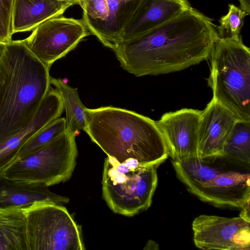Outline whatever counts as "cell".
Here are the masks:
<instances>
[{
	"instance_id": "obj_1",
	"label": "cell",
	"mask_w": 250,
	"mask_h": 250,
	"mask_svg": "<svg viewBox=\"0 0 250 250\" xmlns=\"http://www.w3.org/2000/svg\"><path fill=\"white\" fill-rule=\"evenodd\" d=\"M212 19L191 6L151 30L122 41L113 51L136 77L181 71L208 59L218 38Z\"/></svg>"
},
{
	"instance_id": "obj_2",
	"label": "cell",
	"mask_w": 250,
	"mask_h": 250,
	"mask_svg": "<svg viewBox=\"0 0 250 250\" xmlns=\"http://www.w3.org/2000/svg\"><path fill=\"white\" fill-rule=\"evenodd\" d=\"M49 69L24 40L6 43L0 60V145L32 119L51 87Z\"/></svg>"
},
{
	"instance_id": "obj_3",
	"label": "cell",
	"mask_w": 250,
	"mask_h": 250,
	"mask_svg": "<svg viewBox=\"0 0 250 250\" xmlns=\"http://www.w3.org/2000/svg\"><path fill=\"white\" fill-rule=\"evenodd\" d=\"M83 130L108 156L123 163L134 159L143 166L159 167L168 157L156 122L135 112L112 106L85 108Z\"/></svg>"
},
{
	"instance_id": "obj_4",
	"label": "cell",
	"mask_w": 250,
	"mask_h": 250,
	"mask_svg": "<svg viewBox=\"0 0 250 250\" xmlns=\"http://www.w3.org/2000/svg\"><path fill=\"white\" fill-rule=\"evenodd\" d=\"M213 99L237 120L250 121V49L238 40L217 39L208 57Z\"/></svg>"
},
{
	"instance_id": "obj_5",
	"label": "cell",
	"mask_w": 250,
	"mask_h": 250,
	"mask_svg": "<svg viewBox=\"0 0 250 250\" xmlns=\"http://www.w3.org/2000/svg\"><path fill=\"white\" fill-rule=\"evenodd\" d=\"M171 162L177 177L202 201L219 208L250 206L249 173L212 167L198 158Z\"/></svg>"
},
{
	"instance_id": "obj_6",
	"label": "cell",
	"mask_w": 250,
	"mask_h": 250,
	"mask_svg": "<svg viewBox=\"0 0 250 250\" xmlns=\"http://www.w3.org/2000/svg\"><path fill=\"white\" fill-rule=\"evenodd\" d=\"M156 166H143L134 159L123 163L107 156L102 176V196L113 212L133 216L151 206L156 189Z\"/></svg>"
},
{
	"instance_id": "obj_7",
	"label": "cell",
	"mask_w": 250,
	"mask_h": 250,
	"mask_svg": "<svg viewBox=\"0 0 250 250\" xmlns=\"http://www.w3.org/2000/svg\"><path fill=\"white\" fill-rule=\"evenodd\" d=\"M77 156L75 135L66 129L51 142L15 158L0 174L10 180L48 187L70 179Z\"/></svg>"
},
{
	"instance_id": "obj_8",
	"label": "cell",
	"mask_w": 250,
	"mask_h": 250,
	"mask_svg": "<svg viewBox=\"0 0 250 250\" xmlns=\"http://www.w3.org/2000/svg\"><path fill=\"white\" fill-rule=\"evenodd\" d=\"M28 250H83L82 227L62 205L36 201L23 208Z\"/></svg>"
},
{
	"instance_id": "obj_9",
	"label": "cell",
	"mask_w": 250,
	"mask_h": 250,
	"mask_svg": "<svg viewBox=\"0 0 250 250\" xmlns=\"http://www.w3.org/2000/svg\"><path fill=\"white\" fill-rule=\"evenodd\" d=\"M90 34L82 20L60 16L39 24L24 41L32 54L50 68Z\"/></svg>"
},
{
	"instance_id": "obj_10",
	"label": "cell",
	"mask_w": 250,
	"mask_h": 250,
	"mask_svg": "<svg viewBox=\"0 0 250 250\" xmlns=\"http://www.w3.org/2000/svg\"><path fill=\"white\" fill-rule=\"evenodd\" d=\"M142 0H83V19L91 34L114 50Z\"/></svg>"
},
{
	"instance_id": "obj_11",
	"label": "cell",
	"mask_w": 250,
	"mask_h": 250,
	"mask_svg": "<svg viewBox=\"0 0 250 250\" xmlns=\"http://www.w3.org/2000/svg\"><path fill=\"white\" fill-rule=\"evenodd\" d=\"M193 242L203 250H250V221L240 216L200 215L192 224Z\"/></svg>"
},
{
	"instance_id": "obj_12",
	"label": "cell",
	"mask_w": 250,
	"mask_h": 250,
	"mask_svg": "<svg viewBox=\"0 0 250 250\" xmlns=\"http://www.w3.org/2000/svg\"><path fill=\"white\" fill-rule=\"evenodd\" d=\"M201 115L200 110L182 108L166 113L155 121L171 160L181 162L198 158L197 137Z\"/></svg>"
},
{
	"instance_id": "obj_13",
	"label": "cell",
	"mask_w": 250,
	"mask_h": 250,
	"mask_svg": "<svg viewBox=\"0 0 250 250\" xmlns=\"http://www.w3.org/2000/svg\"><path fill=\"white\" fill-rule=\"evenodd\" d=\"M237 121L229 110L212 98L201 111L197 137L198 158L208 163L222 158L224 146Z\"/></svg>"
},
{
	"instance_id": "obj_14",
	"label": "cell",
	"mask_w": 250,
	"mask_h": 250,
	"mask_svg": "<svg viewBox=\"0 0 250 250\" xmlns=\"http://www.w3.org/2000/svg\"><path fill=\"white\" fill-rule=\"evenodd\" d=\"M63 108L59 91L50 87L30 122L0 145V172L16 158L21 147L36 133L61 115Z\"/></svg>"
},
{
	"instance_id": "obj_15",
	"label": "cell",
	"mask_w": 250,
	"mask_h": 250,
	"mask_svg": "<svg viewBox=\"0 0 250 250\" xmlns=\"http://www.w3.org/2000/svg\"><path fill=\"white\" fill-rule=\"evenodd\" d=\"M190 7L188 0H142L123 31L122 41L158 26Z\"/></svg>"
},
{
	"instance_id": "obj_16",
	"label": "cell",
	"mask_w": 250,
	"mask_h": 250,
	"mask_svg": "<svg viewBox=\"0 0 250 250\" xmlns=\"http://www.w3.org/2000/svg\"><path fill=\"white\" fill-rule=\"evenodd\" d=\"M36 201L62 205L69 199L51 192L44 184L18 182L0 174V208H24Z\"/></svg>"
},
{
	"instance_id": "obj_17",
	"label": "cell",
	"mask_w": 250,
	"mask_h": 250,
	"mask_svg": "<svg viewBox=\"0 0 250 250\" xmlns=\"http://www.w3.org/2000/svg\"><path fill=\"white\" fill-rule=\"evenodd\" d=\"M74 4L60 0H15L12 33L29 31L45 21L62 16Z\"/></svg>"
},
{
	"instance_id": "obj_18",
	"label": "cell",
	"mask_w": 250,
	"mask_h": 250,
	"mask_svg": "<svg viewBox=\"0 0 250 250\" xmlns=\"http://www.w3.org/2000/svg\"><path fill=\"white\" fill-rule=\"evenodd\" d=\"M0 250H28L23 208H0Z\"/></svg>"
},
{
	"instance_id": "obj_19",
	"label": "cell",
	"mask_w": 250,
	"mask_h": 250,
	"mask_svg": "<svg viewBox=\"0 0 250 250\" xmlns=\"http://www.w3.org/2000/svg\"><path fill=\"white\" fill-rule=\"evenodd\" d=\"M50 83L59 91L66 111V129L75 135L86 126L85 106L81 101L77 88L60 78L50 77Z\"/></svg>"
},
{
	"instance_id": "obj_20",
	"label": "cell",
	"mask_w": 250,
	"mask_h": 250,
	"mask_svg": "<svg viewBox=\"0 0 250 250\" xmlns=\"http://www.w3.org/2000/svg\"><path fill=\"white\" fill-rule=\"evenodd\" d=\"M222 158L250 167V121H236L224 146Z\"/></svg>"
},
{
	"instance_id": "obj_21",
	"label": "cell",
	"mask_w": 250,
	"mask_h": 250,
	"mask_svg": "<svg viewBox=\"0 0 250 250\" xmlns=\"http://www.w3.org/2000/svg\"><path fill=\"white\" fill-rule=\"evenodd\" d=\"M66 130L65 118H58L54 120L39 130L28 140L21 147L16 158L22 157L51 142Z\"/></svg>"
},
{
	"instance_id": "obj_22",
	"label": "cell",
	"mask_w": 250,
	"mask_h": 250,
	"mask_svg": "<svg viewBox=\"0 0 250 250\" xmlns=\"http://www.w3.org/2000/svg\"><path fill=\"white\" fill-rule=\"evenodd\" d=\"M246 15L247 13L242 9L234 4H229L228 13L219 20L220 25L217 28L218 37L239 39L241 36L240 32Z\"/></svg>"
},
{
	"instance_id": "obj_23",
	"label": "cell",
	"mask_w": 250,
	"mask_h": 250,
	"mask_svg": "<svg viewBox=\"0 0 250 250\" xmlns=\"http://www.w3.org/2000/svg\"><path fill=\"white\" fill-rule=\"evenodd\" d=\"M15 0H0V42L12 41V13Z\"/></svg>"
},
{
	"instance_id": "obj_24",
	"label": "cell",
	"mask_w": 250,
	"mask_h": 250,
	"mask_svg": "<svg viewBox=\"0 0 250 250\" xmlns=\"http://www.w3.org/2000/svg\"><path fill=\"white\" fill-rule=\"evenodd\" d=\"M240 3L241 9L249 15L250 14V0H238Z\"/></svg>"
},
{
	"instance_id": "obj_25",
	"label": "cell",
	"mask_w": 250,
	"mask_h": 250,
	"mask_svg": "<svg viewBox=\"0 0 250 250\" xmlns=\"http://www.w3.org/2000/svg\"><path fill=\"white\" fill-rule=\"evenodd\" d=\"M5 43L0 42V60L3 55L5 47Z\"/></svg>"
},
{
	"instance_id": "obj_26",
	"label": "cell",
	"mask_w": 250,
	"mask_h": 250,
	"mask_svg": "<svg viewBox=\"0 0 250 250\" xmlns=\"http://www.w3.org/2000/svg\"><path fill=\"white\" fill-rule=\"evenodd\" d=\"M63 0L65 1L70 2L73 3L74 4H79L83 0Z\"/></svg>"
}]
</instances>
